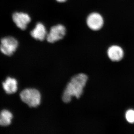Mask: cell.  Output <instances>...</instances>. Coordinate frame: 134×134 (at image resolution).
Wrapping results in <instances>:
<instances>
[{
    "mask_svg": "<svg viewBox=\"0 0 134 134\" xmlns=\"http://www.w3.org/2000/svg\"><path fill=\"white\" fill-rule=\"evenodd\" d=\"M88 78L87 75L83 74H79L72 77L63 95V101L65 103H69L73 97L79 98L83 92Z\"/></svg>",
    "mask_w": 134,
    "mask_h": 134,
    "instance_id": "cell-1",
    "label": "cell"
},
{
    "mask_svg": "<svg viewBox=\"0 0 134 134\" xmlns=\"http://www.w3.org/2000/svg\"><path fill=\"white\" fill-rule=\"evenodd\" d=\"M20 96L21 100L31 107H37L41 103V94L36 89H25L20 93Z\"/></svg>",
    "mask_w": 134,
    "mask_h": 134,
    "instance_id": "cell-2",
    "label": "cell"
},
{
    "mask_svg": "<svg viewBox=\"0 0 134 134\" xmlns=\"http://www.w3.org/2000/svg\"><path fill=\"white\" fill-rule=\"evenodd\" d=\"M18 45V42L14 38L6 37L1 40L0 50L3 54L10 56L15 52Z\"/></svg>",
    "mask_w": 134,
    "mask_h": 134,
    "instance_id": "cell-3",
    "label": "cell"
},
{
    "mask_svg": "<svg viewBox=\"0 0 134 134\" xmlns=\"http://www.w3.org/2000/svg\"><path fill=\"white\" fill-rule=\"evenodd\" d=\"M66 32L65 26L62 25L58 24L51 28L46 38L49 43H54L63 38Z\"/></svg>",
    "mask_w": 134,
    "mask_h": 134,
    "instance_id": "cell-4",
    "label": "cell"
},
{
    "mask_svg": "<svg viewBox=\"0 0 134 134\" xmlns=\"http://www.w3.org/2000/svg\"><path fill=\"white\" fill-rule=\"evenodd\" d=\"M86 23L89 28L93 30L97 31L102 28L104 21L103 17L99 14L93 13L88 17Z\"/></svg>",
    "mask_w": 134,
    "mask_h": 134,
    "instance_id": "cell-5",
    "label": "cell"
},
{
    "mask_svg": "<svg viewBox=\"0 0 134 134\" xmlns=\"http://www.w3.org/2000/svg\"><path fill=\"white\" fill-rule=\"evenodd\" d=\"M15 24L19 29L25 30L31 21V18L28 14L23 12H15L12 15Z\"/></svg>",
    "mask_w": 134,
    "mask_h": 134,
    "instance_id": "cell-6",
    "label": "cell"
},
{
    "mask_svg": "<svg viewBox=\"0 0 134 134\" xmlns=\"http://www.w3.org/2000/svg\"><path fill=\"white\" fill-rule=\"evenodd\" d=\"M47 34L45 26L40 23H38L34 29L31 32V35L34 38L41 41L46 38Z\"/></svg>",
    "mask_w": 134,
    "mask_h": 134,
    "instance_id": "cell-7",
    "label": "cell"
},
{
    "mask_svg": "<svg viewBox=\"0 0 134 134\" xmlns=\"http://www.w3.org/2000/svg\"><path fill=\"white\" fill-rule=\"evenodd\" d=\"M108 55L113 61H119L122 59L124 55L123 50L117 46H113L108 49Z\"/></svg>",
    "mask_w": 134,
    "mask_h": 134,
    "instance_id": "cell-8",
    "label": "cell"
},
{
    "mask_svg": "<svg viewBox=\"0 0 134 134\" xmlns=\"http://www.w3.org/2000/svg\"><path fill=\"white\" fill-rule=\"evenodd\" d=\"M3 87L6 93L12 94L15 93L18 90V82L15 79L8 77L2 83Z\"/></svg>",
    "mask_w": 134,
    "mask_h": 134,
    "instance_id": "cell-9",
    "label": "cell"
},
{
    "mask_svg": "<svg viewBox=\"0 0 134 134\" xmlns=\"http://www.w3.org/2000/svg\"><path fill=\"white\" fill-rule=\"evenodd\" d=\"M13 118L12 113L7 110H3L0 113V126H6L11 124Z\"/></svg>",
    "mask_w": 134,
    "mask_h": 134,
    "instance_id": "cell-10",
    "label": "cell"
},
{
    "mask_svg": "<svg viewBox=\"0 0 134 134\" xmlns=\"http://www.w3.org/2000/svg\"><path fill=\"white\" fill-rule=\"evenodd\" d=\"M126 118L128 122L130 123H134V110H128L126 113Z\"/></svg>",
    "mask_w": 134,
    "mask_h": 134,
    "instance_id": "cell-11",
    "label": "cell"
},
{
    "mask_svg": "<svg viewBox=\"0 0 134 134\" xmlns=\"http://www.w3.org/2000/svg\"><path fill=\"white\" fill-rule=\"evenodd\" d=\"M57 2L60 3H63L65 2L67 0H56Z\"/></svg>",
    "mask_w": 134,
    "mask_h": 134,
    "instance_id": "cell-12",
    "label": "cell"
}]
</instances>
